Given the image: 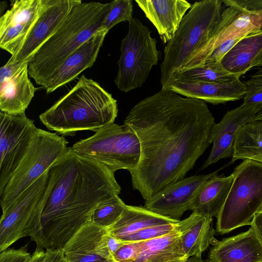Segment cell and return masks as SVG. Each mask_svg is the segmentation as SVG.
<instances>
[{"label":"cell","mask_w":262,"mask_h":262,"mask_svg":"<svg viewBox=\"0 0 262 262\" xmlns=\"http://www.w3.org/2000/svg\"><path fill=\"white\" fill-rule=\"evenodd\" d=\"M42 262H67L62 248L46 249Z\"/></svg>","instance_id":"cell-39"},{"label":"cell","mask_w":262,"mask_h":262,"mask_svg":"<svg viewBox=\"0 0 262 262\" xmlns=\"http://www.w3.org/2000/svg\"><path fill=\"white\" fill-rule=\"evenodd\" d=\"M188 258L177 226L163 236L141 242L139 251L132 262H185Z\"/></svg>","instance_id":"cell-25"},{"label":"cell","mask_w":262,"mask_h":262,"mask_svg":"<svg viewBox=\"0 0 262 262\" xmlns=\"http://www.w3.org/2000/svg\"><path fill=\"white\" fill-rule=\"evenodd\" d=\"M262 107V102L256 104L242 103L228 111L221 120L213 126L210 137L213 146L211 152L200 168L203 170L218 161L231 157L235 139L240 128L254 120Z\"/></svg>","instance_id":"cell-15"},{"label":"cell","mask_w":262,"mask_h":262,"mask_svg":"<svg viewBox=\"0 0 262 262\" xmlns=\"http://www.w3.org/2000/svg\"><path fill=\"white\" fill-rule=\"evenodd\" d=\"M125 243L110 235L108 232L106 234V245L111 253L113 255Z\"/></svg>","instance_id":"cell-41"},{"label":"cell","mask_w":262,"mask_h":262,"mask_svg":"<svg viewBox=\"0 0 262 262\" xmlns=\"http://www.w3.org/2000/svg\"><path fill=\"white\" fill-rule=\"evenodd\" d=\"M46 255V250H39L36 249L31 254L30 258L27 262H42Z\"/></svg>","instance_id":"cell-42"},{"label":"cell","mask_w":262,"mask_h":262,"mask_svg":"<svg viewBox=\"0 0 262 262\" xmlns=\"http://www.w3.org/2000/svg\"><path fill=\"white\" fill-rule=\"evenodd\" d=\"M254 120H262V107L256 115Z\"/></svg>","instance_id":"cell-45"},{"label":"cell","mask_w":262,"mask_h":262,"mask_svg":"<svg viewBox=\"0 0 262 262\" xmlns=\"http://www.w3.org/2000/svg\"><path fill=\"white\" fill-rule=\"evenodd\" d=\"M185 262H205L201 256H192L189 257Z\"/></svg>","instance_id":"cell-44"},{"label":"cell","mask_w":262,"mask_h":262,"mask_svg":"<svg viewBox=\"0 0 262 262\" xmlns=\"http://www.w3.org/2000/svg\"><path fill=\"white\" fill-rule=\"evenodd\" d=\"M111 8L106 17L102 29L109 31L122 21L129 22L133 17V5L132 0H116L111 2Z\"/></svg>","instance_id":"cell-31"},{"label":"cell","mask_w":262,"mask_h":262,"mask_svg":"<svg viewBox=\"0 0 262 262\" xmlns=\"http://www.w3.org/2000/svg\"><path fill=\"white\" fill-rule=\"evenodd\" d=\"M262 76V68H259L258 70L253 74L250 77H257V76Z\"/></svg>","instance_id":"cell-46"},{"label":"cell","mask_w":262,"mask_h":262,"mask_svg":"<svg viewBox=\"0 0 262 262\" xmlns=\"http://www.w3.org/2000/svg\"><path fill=\"white\" fill-rule=\"evenodd\" d=\"M262 68V51L259 55L258 56L255 61H254L252 69L261 68Z\"/></svg>","instance_id":"cell-43"},{"label":"cell","mask_w":262,"mask_h":262,"mask_svg":"<svg viewBox=\"0 0 262 262\" xmlns=\"http://www.w3.org/2000/svg\"><path fill=\"white\" fill-rule=\"evenodd\" d=\"M50 188L36 249L62 248L100 203L118 196L115 172L103 163L68 147L49 169Z\"/></svg>","instance_id":"cell-2"},{"label":"cell","mask_w":262,"mask_h":262,"mask_svg":"<svg viewBox=\"0 0 262 262\" xmlns=\"http://www.w3.org/2000/svg\"><path fill=\"white\" fill-rule=\"evenodd\" d=\"M71 148L81 156L103 163L115 172L135 168L141 155L139 139L125 124L114 123L104 126L93 136L77 142Z\"/></svg>","instance_id":"cell-9"},{"label":"cell","mask_w":262,"mask_h":262,"mask_svg":"<svg viewBox=\"0 0 262 262\" xmlns=\"http://www.w3.org/2000/svg\"><path fill=\"white\" fill-rule=\"evenodd\" d=\"M108 31L101 29L70 55L49 77L45 89L47 94L77 78L95 63Z\"/></svg>","instance_id":"cell-18"},{"label":"cell","mask_w":262,"mask_h":262,"mask_svg":"<svg viewBox=\"0 0 262 262\" xmlns=\"http://www.w3.org/2000/svg\"><path fill=\"white\" fill-rule=\"evenodd\" d=\"M29 62L8 80L0 84L1 112L10 114L25 113L33 99L36 88L29 78Z\"/></svg>","instance_id":"cell-23"},{"label":"cell","mask_w":262,"mask_h":262,"mask_svg":"<svg viewBox=\"0 0 262 262\" xmlns=\"http://www.w3.org/2000/svg\"><path fill=\"white\" fill-rule=\"evenodd\" d=\"M231 158V163L239 159L262 162V120H253L240 128Z\"/></svg>","instance_id":"cell-28"},{"label":"cell","mask_w":262,"mask_h":262,"mask_svg":"<svg viewBox=\"0 0 262 262\" xmlns=\"http://www.w3.org/2000/svg\"><path fill=\"white\" fill-rule=\"evenodd\" d=\"M157 29L163 43L174 36L191 5L185 0H136Z\"/></svg>","instance_id":"cell-20"},{"label":"cell","mask_w":262,"mask_h":262,"mask_svg":"<svg viewBox=\"0 0 262 262\" xmlns=\"http://www.w3.org/2000/svg\"><path fill=\"white\" fill-rule=\"evenodd\" d=\"M118 115L117 100L99 83L82 75L66 95L39 115L50 130L74 136L80 130L97 132L114 123Z\"/></svg>","instance_id":"cell-3"},{"label":"cell","mask_w":262,"mask_h":262,"mask_svg":"<svg viewBox=\"0 0 262 262\" xmlns=\"http://www.w3.org/2000/svg\"><path fill=\"white\" fill-rule=\"evenodd\" d=\"M213 217L193 211L186 219L180 221L177 228L184 253L189 258L201 256L216 239L212 227Z\"/></svg>","instance_id":"cell-22"},{"label":"cell","mask_w":262,"mask_h":262,"mask_svg":"<svg viewBox=\"0 0 262 262\" xmlns=\"http://www.w3.org/2000/svg\"><path fill=\"white\" fill-rule=\"evenodd\" d=\"M226 7L211 36L188 60L181 71L202 66L216 48L228 39L243 38L262 31V10L240 11L232 7Z\"/></svg>","instance_id":"cell-12"},{"label":"cell","mask_w":262,"mask_h":262,"mask_svg":"<svg viewBox=\"0 0 262 262\" xmlns=\"http://www.w3.org/2000/svg\"><path fill=\"white\" fill-rule=\"evenodd\" d=\"M24 63L25 62L6 63L0 69V84L4 83L11 78Z\"/></svg>","instance_id":"cell-38"},{"label":"cell","mask_w":262,"mask_h":262,"mask_svg":"<svg viewBox=\"0 0 262 262\" xmlns=\"http://www.w3.org/2000/svg\"><path fill=\"white\" fill-rule=\"evenodd\" d=\"M107 233L92 221L83 225L62 247L67 262H116L107 247Z\"/></svg>","instance_id":"cell-17"},{"label":"cell","mask_w":262,"mask_h":262,"mask_svg":"<svg viewBox=\"0 0 262 262\" xmlns=\"http://www.w3.org/2000/svg\"><path fill=\"white\" fill-rule=\"evenodd\" d=\"M262 51V31L250 34L240 40L222 58L223 68L240 78L252 69Z\"/></svg>","instance_id":"cell-26"},{"label":"cell","mask_w":262,"mask_h":262,"mask_svg":"<svg viewBox=\"0 0 262 262\" xmlns=\"http://www.w3.org/2000/svg\"><path fill=\"white\" fill-rule=\"evenodd\" d=\"M226 6L232 7L240 11H257L262 10V0H224Z\"/></svg>","instance_id":"cell-37"},{"label":"cell","mask_w":262,"mask_h":262,"mask_svg":"<svg viewBox=\"0 0 262 262\" xmlns=\"http://www.w3.org/2000/svg\"><path fill=\"white\" fill-rule=\"evenodd\" d=\"M246 93L243 103L256 104L262 102V76L250 77L245 81Z\"/></svg>","instance_id":"cell-33"},{"label":"cell","mask_w":262,"mask_h":262,"mask_svg":"<svg viewBox=\"0 0 262 262\" xmlns=\"http://www.w3.org/2000/svg\"><path fill=\"white\" fill-rule=\"evenodd\" d=\"M28 244L17 249H6L1 252L0 262H27L31 254L28 251Z\"/></svg>","instance_id":"cell-35"},{"label":"cell","mask_w":262,"mask_h":262,"mask_svg":"<svg viewBox=\"0 0 262 262\" xmlns=\"http://www.w3.org/2000/svg\"><path fill=\"white\" fill-rule=\"evenodd\" d=\"M41 0H16L0 18V47L11 55L21 47L36 24Z\"/></svg>","instance_id":"cell-16"},{"label":"cell","mask_w":262,"mask_h":262,"mask_svg":"<svg viewBox=\"0 0 262 262\" xmlns=\"http://www.w3.org/2000/svg\"><path fill=\"white\" fill-rule=\"evenodd\" d=\"M141 146L137 165L128 171L144 200L185 178L211 144L214 118L206 103L161 90L137 103L124 121Z\"/></svg>","instance_id":"cell-1"},{"label":"cell","mask_w":262,"mask_h":262,"mask_svg":"<svg viewBox=\"0 0 262 262\" xmlns=\"http://www.w3.org/2000/svg\"><path fill=\"white\" fill-rule=\"evenodd\" d=\"M212 246L206 262H262V245L251 227Z\"/></svg>","instance_id":"cell-21"},{"label":"cell","mask_w":262,"mask_h":262,"mask_svg":"<svg viewBox=\"0 0 262 262\" xmlns=\"http://www.w3.org/2000/svg\"><path fill=\"white\" fill-rule=\"evenodd\" d=\"M50 188L49 169L27 188L4 211L0 220V252L30 236L37 245L41 217Z\"/></svg>","instance_id":"cell-7"},{"label":"cell","mask_w":262,"mask_h":262,"mask_svg":"<svg viewBox=\"0 0 262 262\" xmlns=\"http://www.w3.org/2000/svg\"><path fill=\"white\" fill-rule=\"evenodd\" d=\"M80 0H41L39 17L21 47L6 63L30 62Z\"/></svg>","instance_id":"cell-13"},{"label":"cell","mask_w":262,"mask_h":262,"mask_svg":"<svg viewBox=\"0 0 262 262\" xmlns=\"http://www.w3.org/2000/svg\"><path fill=\"white\" fill-rule=\"evenodd\" d=\"M68 144L57 133L36 128L26 154L0 193L2 212L65 154Z\"/></svg>","instance_id":"cell-8"},{"label":"cell","mask_w":262,"mask_h":262,"mask_svg":"<svg viewBox=\"0 0 262 262\" xmlns=\"http://www.w3.org/2000/svg\"><path fill=\"white\" fill-rule=\"evenodd\" d=\"M111 5V2L82 3L72 9L29 62V75L37 84L45 88L64 60L102 29Z\"/></svg>","instance_id":"cell-4"},{"label":"cell","mask_w":262,"mask_h":262,"mask_svg":"<svg viewBox=\"0 0 262 262\" xmlns=\"http://www.w3.org/2000/svg\"><path fill=\"white\" fill-rule=\"evenodd\" d=\"M36 128L25 112H0V193L26 154Z\"/></svg>","instance_id":"cell-11"},{"label":"cell","mask_w":262,"mask_h":262,"mask_svg":"<svg viewBox=\"0 0 262 262\" xmlns=\"http://www.w3.org/2000/svg\"><path fill=\"white\" fill-rule=\"evenodd\" d=\"M213 172L193 176L171 183L145 200L144 207L160 215L180 220L183 213L190 210L195 193Z\"/></svg>","instance_id":"cell-14"},{"label":"cell","mask_w":262,"mask_h":262,"mask_svg":"<svg viewBox=\"0 0 262 262\" xmlns=\"http://www.w3.org/2000/svg\"><path fill=\"white\" fill-rule=\"evenodd\" d=\"M232 173L231 187L216 216V231L222 235L250 225L262 210V162L244 160Z\"/></svg>","instance_id":"cell-6"},{"label":"cell","mask_w":262,"mask_h":262,"mask_svg":"<svg viewBox=\"0 0 262 262\" xmlns=\"http://www.w3.org/2000/svg\"><path fill=\"white\" fill-rule=\"evenodd\" d=\"M178 223L166 224L146 227L117 239L124 243L141 242L154 239L172 231Z\"/></svg>","instance_id":"cell-32"},{"label":"cell","mask_w":262,"mask_h":262,"mask_svg":"<svg viewBox=\"0 0 262 262\" xmlns=\"http://www.w3.org/2000/svg\"><path fill=\"white\" fill-rule=\"evenodd\" d=\"M236 77L227 71L221 62H212L191 69L183 70L176 76L177 80L223 82Z\"/></svg>","instance_id":"cell-29"},{"label":"cell","mask_w":262,"mask_h":262,"mask_svg":"<svg viewBox=\"0 0 262 262\" xmlns=\"http://www.w3.org/2000/svg\"><path fill=\"white\" fill-rule=\"evenodd\" d=\"M250 226L262 245V210L255 215Z\"/></svg>","instance_id":"cell-40"},{"label":"cell","mask_w":262,"mask_h":262,"mask_svg":"<svg viewBox=\"0 0 262 262\" xmlns=\"http://www.w3.org/2000/svg\"><path fill=\"white\" fill-rule=\"evenodd\" d=\"M151 32L137 18L128 22V31L121 42L118 71L115 79L117 88L127 93L141 87L152 67L157 64L159 51Z\"/></svg>","instance_id":"cell-10"},{"label":"cell","mask_w":262,"mask_h":262,"mask_svg":"<svg viewBox=\"0 0 262 262\" xmlns=\"http://www.w3.org/2000/svg\"><path fill=\"white\" fill-rule=\"evenodd\" d=\"M233 174L225 177L214 174L199 188L193 198L190 210L216 217L231 187Z\"/></svg>","instance_id":"cell-24"},{"label":"cell","mask_w":262,"mask_h":262,"mask_svg":"<svg viewBox=\"0 0 262 262\" xmlns=\"http://www.w3.org/2000/svg\"><path fill=\"white\" fill-rule=\"evenodd\" d=\"M141 242L125 243L113 254L116 262H132L139 251Z\"/></svg>","instance_id":"cell-34"},{"label":"cell","mask_w":262,"mask_h":262,"mask_svg":"<svg viewBox=\"0 0 262 262\" xmlns=\"http://www.w3.org/2000/svg\"><path fill=\"white\" fill-rule=\"evenodd\" d=\"M180 221L160 215L144 207L126 205L118 221L106 230L108 233L118 238L146 227L175 224Z\"/></svg>","instance_id":"cell-27"},{"label":"cell","mask_w":262,"mask_h":262,"mask_svg":"<svg viewBox=\"0 0 262 262\" xmlns=\"http://www.w3.org/2000/svg\"><path fill=\"white\" fill-rule=\"evenodd\" d=\"M242 39L232 38L223 42L212 52L202 66L212 62H221L224 56Z\"/></svg>","instance_id":"cell-36"},{"label":"cell","mask_w":262,"mask_h":262,"mask_svg":"<svg viewBox=\"0 0 262 262\" xmlns=\"http://www.w3.org/2000/svg\"><path fill=\"white\" fill-rule=\"evenodd\" d=\"M168 90L214 105L240 100L246 93L244 82L239 78L223 82L180 80L173 82Z\"/></svg>","instance_id":"cell-19"},{"label":"cell","mask_w":262,"mask_h":262,"mask_svg":"<svg viewBox=\"0 0 262 262\" xmlns=\"http://www.w3.org/2000/svg\"><path fill=\"white\" fill-rule=\"evenodd\" d=\"M222 7L221 0H202L191 5L164 48L160 66L161 90L168 89L185 63L209 39L220 21Z\"/></svg>","instance_id":"cell-5"},{"label":"cell","mask_w":262,"mask_h":262,"mask_svg":"<svg viewBox=\"0 0 262 262\" xmlns=\"http://www.w3.org/2000/svg\"><path fill=\"white\" fill-rule=\"evenodd\" d=\"M126 205L119 195L106 200L97 206L93 214L91 221L107 229L118 221Z\"/></svg>","instance_id":"cell-30"}]
</instances>
